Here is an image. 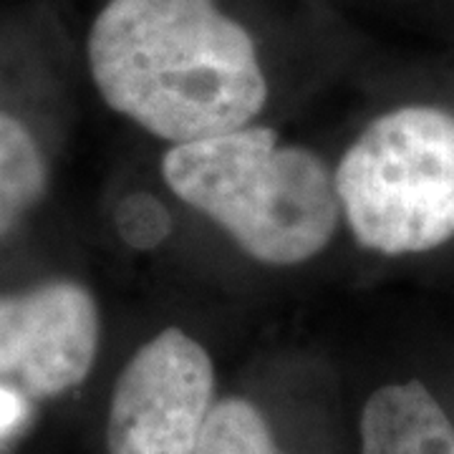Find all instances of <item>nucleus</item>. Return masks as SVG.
Segmentation results:
<instances>
[{
    "label": "nucleus",
    "instance_id": "obj_1",
    "mask_svg": "<svg viewBox=\"0 0 454 454\" xmlns=\"http://www.w3.org/2000/svg\"><path fill=\"white\" fill-rule=\"evenodd\" d=\"M89 68L109 109L172 145L247 127L268 101L253 35L215 0H109Z\"/></svg>",
    "mask_w": 454,
    "mask_h": 454
},
{
    "label": "nucleus",
    "instance_id": "obj_8",
    "mask_svg": "<svg viewBox=\"0 0 454 454\" xmlns=\"http://www.w3.org/2000/svg\"><path fill=\"white\" fill-rule=\"evenodd\" d=\"M195 454H286L265 417L247 399L230 396L212 406Z\"/></svg>",
    "mask_w": 454,
    "mask_h": 454
},
{
    "label": "nucleus",
    "instance_id": "obj_10",
    "mask_svg": "<svg viewBox=\"0 0 454 454\" xmlns=\"http://www.w3.org/2000/svg\"><path fill=\"white\" fill-rule=\"evenodd\" d=\"M28 417V399L20 391L0 384V434L18 429Z\"/></svg>",
    "mask_w": 454,
    "mask_h": 454
},
{
    "label": "nucleus",
    "instance_id": "obj_2",
    "mask_svg": "<svg viewBox=\"0 0 454 454\" xmlns=\"http://www.w3.org/2000/svg\"><path fill=\"white\" fill-rule=\"evenodd\" d=\"M162 177L265 265L316 258L339 227L340 200L328 164L306 146L278 142L268 127L247 124L172 145Z\"/></svg>",
    "mask_w": 454,
    "mask_h": 454
},
{
    "label": "nucleus",
    "instance_id": "obj_3",
    "mask_svg": "<svg viewBox=\"0 0 454 454\" xmlns=\"http://www.w3.org/2000/svg\"><path fill=\"white\" fill-rule=\"evenodd\" d=\"M351 235L381 255L427 253L454 238V114L399 106L376 116L333 172Z\"/></svg>",
    "mask_w": 454,
    "mask_h": 454
},
{
    "label": "nucleus",
    "instance_id": "obj_9",
    "mask_svg": "<svg viewBox=\"0 0 454 454\" xmlns=\"http://www.w3.org/2000/svg\"><path fill=\"white\" fill-rule=\"evenodd\" d=\"M121 240L134 250H154L169 238L172 217L162 202L149 192L127 195L114 215Z\"/></svg>",
    "mask_w": 454,
    "mask_h": 454
},
{
    "label": "nucleus",
    "instance_id": "obj_5",
    "mask_svg": "<svg viewBox=\"0 0 454 454\" xmlns=\"http://www.w3.org/2000/svg\"><path fill=\"white\" fill-rule=\"evenodd\" d=\"M98 336V306L82 283L51 280L0 295V384L26 399L66 394L91 372Z\"/></svg>",
    "mask_w": 454,
    "mask_h": 454
},
{
    "label": "nucleus",
    "instance_id": "obj_7",
    "mask_svg": "<svg viewBox=\"0 0 454 454\" xmlns=\"http://www.w3.org/2000/svg\"><path fill=\"white\" fill-rule=\"evenodd\" d=\"M49 184V164L31 129L0 109V238L41 202Z\"/></svg>",
    "mask_w": 454,
    "mask_h": 454
},
{
    "label": "nucleus",
    "instance_id": "obj_4",
    "mask_svg": "<svg viewBox=\"0 0 454 454\" xmlns=\"http://www.w3.org/2000/svg\"><path fill=\"white\" fill-rule=\"evenodd\" d=\"M215 366L179 328L149 339L119 373L109 404V454H195L212 411Z\"/></svg>",
    "mask_w": 454,
    "mask_h": 454
},
{
    "label": "nucleus",
    "instance_id": "obj_6",
    "mask_svg": "<svg viewBox=\"0 0 454 454\" xmlns=\"http://www.w3.org/2000/svg\"><path fill=\"white\" fill-rule=\"evenodd\" d=\"M361 454H454V427L422 381L389 384L361 411Z\"/></svg>",
    "mask_w": 454,
    "mask_h": 454
}]
</instances>
